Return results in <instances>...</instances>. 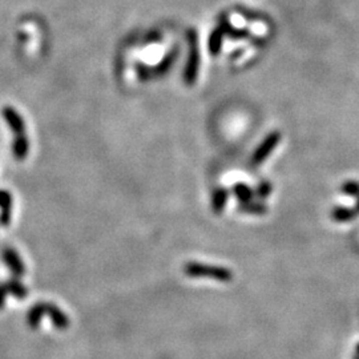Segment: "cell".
Returning a JSON list of instances; mask_svg holds the SVG:
<instances>
[{"label":"cell","instance_id":"obj_7","mask_svg":"<svg viewBox=\"0 0 359 359\" xmlns=\"http://www.w3.org/2000/svg\"><path fill=\"white\" fill-rule=\"evenodd\" d=\"M281 140V136L278 135V133H272V135H269L266 139H265L264 141H262V144L258 147V149L256 151V153H254L253 156V163L254 164H260L262 163L266 157H268L270 153H272V151L276 148V145L278 143H280Z\"/></svg>","mask_w":359,"mask_h":359},{"label":"cell","instance_id":"obj_1","mask_svg":"<svg viewBox=\"0 0 359 359\" xmlns=\"http://www.w3.org/2000/svg\"><path fill=\"white\" fill-rule=\"evenodd\" d=\"M185 273L192 278H214V280L219 281H227L230 280V273L227 272L226 269L222 268H214V266H209V265L197 264V262H190V264L185 265Z\"/></svg>","mask_w":359,"mask_h":359},{"label":"cell","instance_id":"obj_6","mask_svg":"<svg viewBox=\"0 0 359 359\" xmlns=\"http://www.w3.org/2000/svg\"><path fill=\"white\" fill-rule=\"evenodd\" d=\"M12 194L8 190L0 189V226H10L12 219Z\"/></svg>","mask_w":359,"mask_h":359},{"label":"cell","instance_id":"obj_12","mask_svg":"<svg viewBox=\"0 0 359 359\" xmlns=\"http://www.w3.org/2000/svg\"><path fill=\"white\" fill-rule=\"evenodd\" d=\"M226 198V194L223 190H218V192L214 194V198H213V206H214V210L219 212L223 206V201Z\"/></svg>","mask_w":359,"mask_h":359},{"label":"cell","instance_id":"obj_5","mask_svg":"<svg viewBox=\"0 0 359 359\" xmlns=\"http://www.w3.org/2000/svg\"><path fill=\"white\" fill-rule=\"evenodd\" d=\"M44 311L49 317L52 325L59 330H67L69 327V318L68 315L59 309L56 305L49 302H44Z\"/></svg>","mask_w":359,"mask_h":359},{"label":"cell","instance_id":"obj_3","mask_svg":"<svg viewBox=\"0 0 359 359\" xmlns=\"http://www.w3.org/2000/svg\"><path fill=\"white\" fill-rule=\"evenodd\" d=\"M2 260H3V262L8 268V270L11 272L12 277L20 278V277H23L26 274V265L22 261L19 253L15 249H12V248L4 249L3 253H2Z\"/></svg>","mask_w":359,"mask_h":359},{"label":"cell","instance_id":"obj_10","mask_svg":"<svg viewBox=\"0 0 359 359\" xmlns=\"http://www.w3.org/2000/svg\"><path fill=\"white\" fill-rule=\"evenodd\" d=\"M7 284L8 291L10 294H12L16 299H24L28 295V289L24 284H22V281L18 277H12L8 281H6Z\"/></svg>","mask_w":359,"mask_h":359},{"label":"cell","instance_id":"obj_9","mask_svg":"<svg viewBox=\"0 0 359 359\" xmlns=\"http://www.w3.org/2000/svg\"><path fill=\"white\" fill-rule=\"evenodd\" d=\"M44 315H46L44 302L35 303L34 306H31V309L27 313V323H28L31 329H38Z\"/></svg>","mask_w":359,"mask_h":359},{"label":"cell","instance_id":"obj_4","mask_svg":"<svg viewBox=\"0 0 359 359\" xmlns=\"http://www.w3.org/2000/svg\"><path fill=\"white\" fill-rule=\"evenodd\" d=\"M2 114L11 129V132L15 133V136L26 135V123H24L23 117L18 113V110H15L11 106H4Z\"/></svg>","mask_w":359,"mask_h":359},{"label":"cell","instance_id":"obj_2","mask_svg":"<svg viewBox=\"0 0 359 359\" xmlns=\"http://www.w3.org/2000/svg\"><path fill=\"white\" fill-rule=\"evenodd\" d=\"M189 42H190V53L189 60L186 64V68L184 71V79L186 84H193L197 79V72L200 67V53H198V43H197V35L194 31L189 32Z\"/></svg>","mask_w":359,"mask_h":359},{"label":"cell","instance_id":"obj_13","mask_svg":"<svg viewBox=\"0 0 359 359\" xmlns=\"http://www.w3.org/2000/svg\"><path fill=\"white\" fill-rule=\"evenodd\" d=\"M8 294H10V291H8L7 284H6V282H0V310H2L4 305H6Z\"/></svg>","mask_w":359,"mask_h":359},{"label":"cell","instance_id":"obj_8","mask_svg":"<svg viewBox=\"0 0 359 359\" xmlns=\"http://www.w3.org/2000/svg\"><path fill=\"white\" fill-rule=\"evenodd\" d=\"M28 152H30V141L27 139V135L16 136L14 139V143H12V155H14V157L19 161H23L28 156Z\"/></svg>","mask_w":359,"mask_h":359},{"label":"cell","instance_id":"obj_11","mask_svg":"<svg viewBox=\"0 0 359 359\" xmlns=\"http://www.w3.org/2000/svg\"><path fill=\"white\" fill-rule=\"evenodd\" d=\"M222 30H214L213 31L212 36L209 39V49L212 55H217L222 46Z\"/></svg>","mask_w":359,"mask_h":359}]
</instances>
